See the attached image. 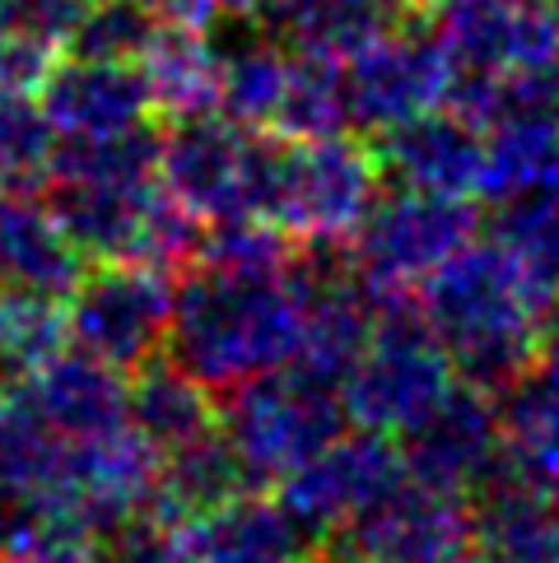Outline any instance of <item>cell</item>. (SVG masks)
Masks as SVG:
<instances>
[{"mask_svg":"<svg viewBox=\"0 0 559 563\" xmlns=\"http://www.w3.org/2000/svg\"><path fill=\"white\" fill-rule=\"evenodd\" d=\"M313 271L304 252L275 266H210L191 261L173 285L164 358L206 391H233L294 368L308 335Z\"/></svg>","mask_w":559,"mask_h":563,"instance_id":"1","label":"cell"},{"mask_svg":"<svg viewBox=\"0 0 559 563\" xmlns=\"http://www.w3.org/2000/svg\"><path fill=\"white\" fill-rule=\"evenodd\" d=\"M415 308L448 350L457 377L498 396L536 368L555 294L504 238H471L415 289Z\"/></svg>","mask_w":559,"mask_h":563,"instance_id":"2","label":"cell"},{"mask_svg":"<svg viewBox=\"0 0 559 563\" xmlns=\"http://www.w3.org/2000/svg\"><path fill=\"white\" fill-rule=\"evenodd\" d=\"M383 191V168L364 135L280 140L262 135L252 219L308 243H350Z\"/></svg>","mask_w":559,"mask_h":563,"instance_id":"3","label":"cell"},{"mask_svg":"<svg viewBox=\"0 0 559 563\" xmlns=\"http://www.w3.org/2000/svg\"><path fill=\"white\" fill-rule=\"evenodd\" d=\"M457 382L462 377L429 321L419 317L415 298H373L369 345L341 387L350 424L383 438H406Z\"/></svg>","mask_w":559,"mask_h":563,"instance_id":"4","label":"cell"},{"mask_svg":"<svg viewBox=\"0 0 559 563\" xmlns=\"http://www.w3.org/2000/svg\"><path fill=\"white\" fill-rule=\"evenodd\" d=\"M471 238H481V210L467 196L383 183L350 238V266L369 298H410Z\"/></svg>","mask_w":559,"mask_h":563,"instance_id":"5","label":"cell"},{"mask_svg":"<svg viewBox=\"0 0 559 563\" xmlns=\"http://www.w3.org/2000/svg\"><path fill=\"white\" fill-rule=\"evenodd\" d=\"M219 429L233 442L252 485H280L289 471L341 438L350 429V415L336 387L285 368L233 387L229 406L219 410Z\"/></svg>","mask_w":559,"mask_h":563,"instance_id":"6","label":"cell"},{"mask_svg":"<svg viewBox=\"0 0 559 563\" xmlns=\"http://www.w3.org/2000/svg\"><path fill=\"white\" fill-rule=\"evenodd\" d=\"M173 321V271L145 261H89L66 294V335L98 364L135 373L164 354Z\"/></svg>","mask_w":559,"mask_h":563,"instance_id":"7","label":"cell"},{"mask_svg":"<svg viewBox=\"0 0 559 563\" xmlns=\"http://www.w3.org/2000/svg\"><path fill=\"white\" fill-rule=\"evenodd\" d=\"M256 154H262V131L238 126L224 112H201V117H183V122H164L158 187H164L187 214L201 219V224L252 219Z\"/></svg>","mask_w":559,"mask_h":563,"instance_id":"8","label":"cell"},{"mask_svg":"<svg viewBox=\"0 0 559 563\" xmlns=\"http://www.w3.org/2000/svg\"><path fill=\"white\" fill-rule=\"evenodd\" d=\"M346 108L354 135H383L410 117L448 103V56L429 29V14H410L406 24L373 37L364 52L341 62Z\"/></svg>","mask_w":559,"mask_h":563,"instance_id":"9","label":"cell"},{"mask_svg":"<svg viewBox=\"0 0 559 563\" xmlns=\"http://www.w3.org/2000/svg\"><path fill=\"white\" fill-rule=\"evenodd\" d=\"M336 540L359 563H462L475 550L471 498L402 475L354 521H346Z\"/></svg>","mask_w":559,"mask_h":563,"instance_id":"10","label":"cell"},{"mask_svg":"<svg viewBox=\"0 0 559 563\" xmlns=\"http://www.w3.org/2000/svg\"><path fill=\"white\" fill-rule=\"evenodd\" d=\"M402 475H406V461H402L396 438L369 433V429H346L317 456H308L298 471H289L275 489H280V503L322 540V536L341 531L346 521H354Z\"/></svg>","mask_w":559,"mask_h":563,"instance_id":"11","label":"cell"},{"mask_svg":"<svg viewBox=\"0 0 559 563\" xmlns=\"http://www.w3.org/2000/svg\"><path fill=\"white\" fill-rule=\"evenodd\" d=\"M406 475L429 489L471 498L485 479L504 466V433H498V396L471 382L438 400L402 438Z\"/></svg>","mask_w":559,"mask_h":563,"instance_id":"12","label":"cell"},{"mask_svg":"<svg viewBox=\"0 0 559 563\" xmlns=\"http://www.w3.org/2000/svg\"><path fill=\"white\" fill-rule=\"evenodd\" d=\"M6 391H14L37 424L70 448H94V442H108L131 429L122 373L98 364L85 350L52 354L47 364L14 377Z\"/></svg>","mask_w":559,"mask_h":563,"instance_id":"13","label":"cell"},{"mask_svg":"<svg viewBox=\"0 0 559 563\" xmlns=\"http://www.w3.org/2000/svg\"><path fill=\"white\" fill-rule=\"evenodd\" d=\"M383 168V183L438 191V196H481L485 177V126L471 117L443 108H429L410 122L392 126L369 140Z\"/></svg>","mask_w":559,"mask_h":563,"instance_id":"14","label":"cell"},{"mask_svg":"<svg viewBox=\"0 0 559 563\" xmlns=\"http://www.w3.org/2000/svg\"><path fill=\"white\" fill-rule=\"evenodd\" d=\"M52 135H117L154 122V98L140 62L62 56L37 89Z\"/></svg>","mask_w":559,"mask_h":563,"instance_id":"15","label":"cell"},{"mask_svg":"<svg viewBox=\"0 0 559 563\" xmlns=\"http://www.w3.org/2000/svg\"><path fill=\"white\" fill-rule=\"evenodd\" d=\"M317 536L280 498L256 489L191 517V563H308Z\"/></svg>","mask_w":559,"mask_h":563,"instance_id":"16","label":"cell"},{"mask_svg":"<svg viewBox=\"0 0 559 563\" xmlns=\"http://www.w3.org/2000/svg\"><path fill=\"white\" fill-rule=\"evenodd\" d=\"M85 266L43 191L0 187V289L66 298Z\"/></svg>","mask_w":559,"mask_h":563,"instance_id":"17","label":"cell"},{"mask_svg":"<svg viewBox=\"0 0 559 563\" xmlns=\"http://www.w3.org/2000/svg\"><path fill=\"white\" fill-rule=\"evenodd\" d=\"M410 14V0H262L252 10V19L285 52L327 56V62H350Z\"/></svg>","mask_w":559,"mask_h":563,"instance_id":"18","label":"cell"},{"mask_svg":"<svg viewBox=\"0 0 559 563\" xmlns=\"http://www.w3.org/2000/svg\"><path fill=\"white\" fill-rule=\"evenodd\" d=\"M475 550L498 563H559V494L498 466L471 494Z\"/></svg>","mask_w":559,"mask_h":563,"instance_id":"19","label":"cell"},{"mask_svg":"<svg viewBox=\"0 0 559 563\" xmlns=\"http://www.w3.org/2000/svg\"><path fill=\"white\" fill-rule=\"evenodd\" d=\"M127 415H131V429L145 438L158 456L219 424L215 391H206L196 377L168 364L164 354L150 358L145 368H135V382H127Z\"/></svg>","mask_w":559,"mask_h":563,"instance_id":"20","label":"cell"},{"mask_svg":"<svg viewBox=\"0 0 559 563\" xmlns=\"http://www.w3.org/2000/svg\"><path fill=\"white\" fill-rule=\"evenodd\" d=\"M140 70H145L158 122H183V117L219 112V56L210 47L206 29L158 24L154 43L140 56Z\"/></svg>","mask_w":559,"mask_h":563,"instance_id":"21","label":"cell"},{"mask_svg":"<svg viewBox=\"0 0 559 563\" xmlns=\"http://www.w3.org/2000/svg\"><path fill=\"white\" fill-rule=\"evenodd\" d=\"M498 433H504V466L559 494V387H550L536 368L504 387Z\"/></svg>","mask_w":559,"mask_h":563,"instance_id":"22","label":"cell"},{"mask_svg":"<svg viewBox=\"0 0 559 563\" xmlns=\"http://www.w3.org/2000/svg\"><path fill=\"white\" fill-rule=\"evenodd\" d=\"M248 489H256V485L248 479L243 461H238L233 442L224 438L219 424L158 456V503H168V508L183 517L210 512L224 498L248 494Z\"/></svg>","mask_w":559,"mask_h":563,"instance_id":"23","label":"cell"},{"mask_svg":"<svg viewBox=\"0 0 559 563\" xmlns=\"http://www.w3.org/2000/svg\"><path fill=\"white\" fill-rule=\"evenodd\" d=\"M266 135H280V140L354 135L350 131V108H346L341 62L289 52L285 89H280V103H275V117H271V131Z\"/></svg>","mask_w":559,"mask_h":563,"instance_id":"24","label":"cell"},{"mask_svg":"<svg viewBox=\"0 0 559 563\" xmlns=\"http://www.w3.org/2000/svg\"><path fill=\"white\" fill-rule=\"evenodd\" d=\"M103 563H191V517L168 503H145L103 536Z\"/></svg>","mask_w":559,"mask_h":563,"instance_id":"25","label":"cell"},{"mask_svg":"<svg viewBox=\"0 0 559 563\" xmlns=\"http://www.w3.org/2000/svg\"><path fill=\"white\" fill-rule=\"evenodd\" d=\"M52 126L37 98L0 93V187L43 191L47 158H52Z\"/></svg>","mask_w":559,"mask_h":563,"instance_id":"26","label":"cell"},{"mask_svg":"<svg viewBox=\"0 0 559 563\" xmlns=\"http://www.w3.org/2000/svg\"><path fill=\"white\" fill-rule=\"evenodd\" d=\"M158 24L131 5V0H89L66 43V56H94V62H140L154 43Z\"/></svg>","mask_w":559,"mask_h":563,"instance_id":"27","label":"cell"},{"mask_svg":"<svg viewBox=\"0 0 559 563\" xmlns=\"http://www.w3.org/2000/svg\"><path fill=\"white\" fill-rule=\"evenodd\" d=\"M131 5L145 10L154 24L168 29H206L219 14L229 10V0H131Z\"/></svg>","mask_w":559,"mask_h":563,"instance_id":"28","label":"cell"},{"mask_svg":"<svg viewBox=\"0 0 559 563\" xmlns=\"http://www.w3.org/2000/svg\"><path fill=\"white\" fill-rule=\"evenodd\" d=\"M536 373H541L550 387H559V298L546 317V331H541V350H536Z\"/></svg>","mask_w":559,"mask_h":563,"instance_id":"29","label":"cell"},{"mask_svg":"<svg viewBox=\"0 0 559 563\" xmlns=\"http://www.w3.org/2000/svg\"><path fill=\"white\" fill-rule=\"evenodd\" d=\"M19 5H24V0H0V24H6V19H10Z\"/></svg>","mask_w":559,"mask_h":563,"instance_id":"30","label":"cell"},{"mask_svg":"<svg viewBox=\"0 0 559 563\" xmlns=\"http://www.w3.org/2000/svg\"><path fill=\"white\" fill-rule=\"evenodd\" d=\"M462 563H498V559H494V554H485V550H471Z\"/></svg>","mask_w":559,"mask_h":563,"instance_id":"31","label":"cell"},{"mask_svg":"<svg viewBox=\"0 0 559 563\" xmlns=\"http://www.w3.org/2000/svg\"><path fill=\"white\" fill-rule=\"evenodd\" d=\"M229 5H238V10H248V14H252L256 5H262V0H229Z\"/></svg>","mask_w":559,"mask_h":563,"instance_id":"32","label":"cell"},{"mask_svg":"<svg viewBox=\"0 0 559 563\" xmlns=\"http://www.w3.org/2000/svg\"><path fill=\"white\" fill-rule=\"evenodd\" d=\"M546 5H550V14H555V29H559V0H546Z\"/></svg>","mask_w":559,"mask_h":563,"instance_id":"33","label":"cell"},{"mask_svg":"<svg viewBox=\"0 0 559 563\" xmlns=\"http://www.w3.org/2000/svg\"><path fill=\"white\" fill-rule=\"evenodd\" d=\"M0 391H6V382H0Z\"/></svg>","mask_w":559,"mask_h":563,"instance_id":"34","label":"cell"}]
</instances>
